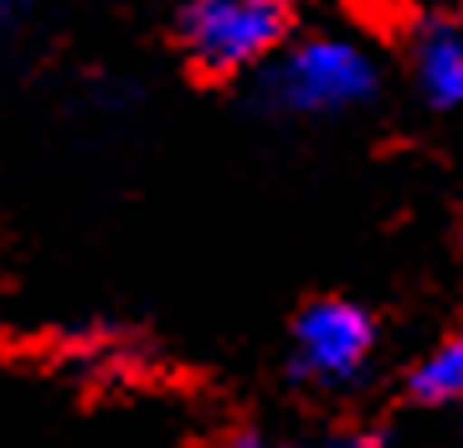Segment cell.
Here are the masks:
<instances>
[{
  "label": "cell",
  "mask_w": 463,
  "mask_h": 448,
  "mask_svg": "<svg viewBox=\"0 0 463 448\" xmlns=\"http://www.w3.org/2000/svg\"><path fill=\"white\" fill-rule=\"evenodd\" d=\"M288 42V0H191L181 47L201 72H242Z\"/></svg>",
  "instance_id": "6da1fadb"
},
{
  "label": "cell",
  "mask_w": 463,
  "mask_h": 448,
  "mask_svg": "<svg viewBox=\"0 0 463 448\" xmlns=\"http://www.w3.org/2000/svg\"><path fill=\"white\" fill-rule=\"evenodd\" d=\"M268 88L283 109L298 114H340L371 99L376 67L345 36H309L283 52V62L268 72Z\"/></svg>",
  "instance_id": "7a4b0ae2"
},
{
  "label": "cell",
  "mask_w": 463,
  "mask_h": 448,
  "mask_svg": "<svg viewBox=\"0 0 463 448\" xmlns=\"http://www.w3.org/2000/svg\"><path fill=\"white\" fill-rule=\"evenodd\" d=\"M376 356V325L350 299H315L294 319V371L309 386H350Z\"/></svg>",
  "instance_id": "3957f363"
},
{
  "label": "cell",
  "mask_w": 463,
  "mask_h": 448,
  "mask_svg": "<svg viewBox=\"0 0 463 448\" xmlns=\"http://www.w3.org/2000/svg\"><path fill=\"white\" fill-rule=\"evenodd\" d=\"M417 83L428 93L438 109H458L463 103V32L458 26H428V32L417 36Z\"/></svg>",
  "instance_id": "277c9868"
},
{
  "label": "cell",
  "mask_w": 463,
  "mask_h": 448,
  "mask_svg": "<svg viewBox=\"0 0 463 448\" xmlns=\"http://www.w3.org/2000/svg\"><path fill=\"white\" fill-rule=\"evenodd\" d=\"M407 386H412V397L428 402V407H453V402H463V330L443 335V340L412 366Z\"/></svg>",
  "instance_id": "5b68a950"
},
{
  "label": "cell",
  "mask_w": 463,
  "mask_h": 448,
  "mask_svg": "<svg viewBox=\"0 0 463 448\" xmlns=\"http://www.w3.org/2000/svg\"><path fill=\"white\" fill-rule=\"evenodd\" d=\"M216 448H288V443H279V438H268V433H258V428H237V433H227Z\"/></svg>",
  "instance_id": "8992f818"
},
{
  "label": "cell",
  "mask_w": 463,
  "mask_h": 448,
  "mask_svg": "<svg viewBox=\"0 0 463 448\" xmlns=\"http://www.w3.org/2000/svg\"><path fill=\"white\" fill-rule=\"evenodd\" d=\"M340 448H381V438H376V433H345Z\"/></svg>",
  "instance_id": "52a82bcc"
},
{
  "label": "cell",
  "mask_w": 463,
  "mask_h": 448,
  "mask_svg": "<svg viewBox=\"0 0 463 448\" xmlns=\"http://www.w3.org/2000/svg\"><path fill=\"white\" fill-rule=\"evenodd\" d=\"M11 5H21V0H0V16H5V11H11Z\"/></svg>",
  "instance_id": "ba28073f"
}]
</instances>
